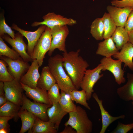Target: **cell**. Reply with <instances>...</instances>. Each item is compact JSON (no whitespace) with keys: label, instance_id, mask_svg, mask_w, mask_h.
Here are the masks:
<instances>
[{"label":"cell","instance_id":"6da1fadb","mask_svg":"<svg viewBox=\"0 0 133 133\" xmlns=\"http://www.w3.org/2000/svg\"><path fill=\"white\" fill-rule=\"evenodd\" d=\"M80 49L76 51H67L63 53V66L75 88H80L81 83L89 65L79 55Z\"/></svg>","mask_w":133,"mask_h":133},{"label":"cell","instance_id":"7a4b0ae2","mask_svg":"<svg viewBox=\"0 0 133 133\" xmlns=\"http://www.w3.org/2000/svg\"><path fill=\"white\" fill-rule=\"evenodd\" d=\"M63 62V56L57 54L49 58L48 66L61 91L69 94L70 91L77 89L64 69Z\"/></svg>","mask_w":133,"mask_h":133},{"label":"cell","instance_id":"3957f363","mask_svg":"<svg viewBox=\"0 0 133 133\" xmlns=\"http://www.w3.org/2000/svg\"><path fill=\"white\" fill-rule=\"evenodd\" d=\"M69 117L64 125H69L76 131L77 133H90L93 125L89 118L85 110L79 106H76L75 111L68 113Z\"/></svg>","mask_w":133,"mask_h":133},{"label":"cell","instance_id":"277c9868","mask_svg":"<svg viewBox=\"0 0 133 133\" xmlns=\"http://www.w3.org/2000/svg\"><path fill=\"white\" fill-rule=\"evenodd\" d=\"M52 37L51 29L47 27L37 42L30 56L37 61L39 67L42 65L46 53L50 48Z\"/></svg>","mask_w":133,"mask_h":133},{"label":"cell","instance_id":"5b68a950","mask_svg":"<svg viewBox=\"0 0 133 133\" xmlns=\"http://www.w3.org/2000/svg\"><path fill=\"white\" fill-rule=\"evenodd\" d=\"M102 70V66L100 64L94 69H86L80 87L85 91L87 100L91 98L94 92L93 87L95 84L103 75V74H100Z\"/></svg>","mask_w":133,"mask_h":133},{"label":"cell","instance_id":"8992f818","mask_svg":"<svg viewBox=\"0 0 133 133\" xmlns=\"http://www.w3.org/2000/svg\"><path fill=\"white\" fill-rule=\"evenodd\" d=\"M51 29L52 40L48 55L51 56L54 50L57 49L63 52L66 51L65 41L69 33L67 25L56 26Z\"/></svg>","mask_w":133,"mask_h":133},{"label":"cell","instance_id":"52a82bcc","mask_svg":"<svg viewBox=\"0 0 133 133\" xmlns=\"http://www.w3.org/2000/svg\"><path fill=\"white\" fill-rule=\"evenodd\" d=\"M100 64L102 66V71L108 70L114 75L116 82L118 85L126 82L124 77V71L122 68V62L120 60H115L111 57H104L101 59Z\"/></svg>","mask_w":133,"mask_h":133},{"label":"cell","instance_id":"ba28073f","mask_svg":"<svg viewBox=\"0 0 133 133\" xmlns=\"http://www.w3.org/2000/svg\"><path fill=\"white\" fill-rule=\"evenodd\" d=\"M0 58L7 64L8 70L14 79L18 82L30 66L28 62L24 61L21 57L15 60L3 56L0 57Z\"/></svg>","mask_w":133,"mask_h":133},{"label":"cell","instance_id":"9c48e42d","mask_svg":"<svg viewBox=\"0 0 133 133\" xmlns=\"http://www.w3.org/2000/svg\"><path fill=\"white\" fill-rule=\"evenodd\" d=\"M42 18L43 19V21H35L32 24V26L36 27L40 25H45L51 29L56 26H72L77 23L76 21L72 18L64 17L53 12L48 13L44 16Z\"/></svg>","mask_w":133,"mask_h":133},{"label":"cell","instance_id":"30bf717a","mask_svg":"<svg viewBox=\"0 0 133 133\" xmlns=\"http://www.w3.org/2000/svg\"><path fill=\"white\" fill-rule=\"evenodd\" d=\"M4 89L7 100L18 105L22 104L23 94L24 90L20 82L14 79L4 82Z\"/></svg>","mask_w":133,"mask_h":133},{"label":"cell","instance_id":"8fae6325","mask_svg":"<svg viewBox=\"0 0 133 133\" xmlns=\"http://www.w3.org/2000/svg\"><path fill=\"white\" fill-rule=\"evenodd\" d=\"M23 36L18 32L15 34V37L14 38H12L8 35L6 34L1 37L11 46L13 49L18 54L24 61L28 62H32L33 60L26 51L27 45L24 41Z\"/></svg>","mask_w":133,"mask_h":133},{"label":"cell","instance_id":"7c38bea8","mask_svg":"<svg viewBox=\"0 0 133 133\" xmlns=\"http://www.w3.org/2000/svg\"><path fill=\"white\" fill-rule=\"evenodd\" d=\"M52 105L32 102L23 94L22 104L21 109H26L42 120L47 121L49 120L47 110Z\"/></svg>","mask_w":133,"mask_h":133},{"label":"cell","instance_id":"4fadbf2b","mask_svg":"<svg viewBox=\"0 0 133 133\" xmlns=\"http://www.w3.org/2000/svg\"><path fill=\"white\" fill-rule=\"evenodd\" d=\"M47 26L41 25L37 30L34 32L26 31L19 28L15 24H13L11 28L18 31L27 38L28 41L27 52L30 56L34 47L41 35L45 31Z\"/></svg>","mask_w":133,"mask_h":133},{"label":"cell","instance_id":"5bb4252c","mask_svg":"<svg viewBox=\"0 0 133 133\" xmlns=\"http://www.w3.org/2000/svg\"><path fill=\"white\" fill-rule=\"evenodd\" d=\"M39 67L37 60L33 59L26 73L21 77L20 82L30 88H36L40 76Z\"/></svg>","mask_w":133,"mask_h":133},{"label":"cell","instance_id":"9a60e30c","mask_svg":"<svg viewBox=\"0 0 133 133\" xmlns=\"http://www.w3.org/2000/svg\"><path fill=\"white\" fill-rule=\"evenodd\" d=\"M106 9L117 27H124L128 17L132 10L128 7L119 8L110 5Z\"/></svg>","mask_w":133,"mask_h":133},{"label":"cell","instance_id":"2e32d148","mask_svg":"<svg viewBox=\"0 0 133 133\" xmlns=\"http://www.w3.org/2000/svg\"><path fill=\"white\" fill-rule=\"evenodd\" d=\"M20 83L28 97L33 100L34 101L52 105L49 98L47 91L37 87L35 88H32Z\"/></svg>","mask_w":133,"mask_h":133},{"label":"cell","instance_id":"e0dca14e","mask_svg":"<svg viewBox=\"0 0 133 133\" xmlns=\"http://www.w3.org/2000/svg\"><path fill=\"white\" fill-rule=\"evenodd\" d=\"M92 97L98 103L100 110L101 116L102 127L100 133H104L109 126L116 120L120 119H124L125 116L124 115L114 117L111 116L104 109L102 104L103 101L100 100L97 95L95 93L92 94Z\"/></svg>","mask_w":133,"mask_h":133},{"label":"cell","instance_id":"ac0fdd59","mask_svg":"<svg viewBox=\"0 0 133 133\" xmlns=\"http://www.w3.org/2000/svg\"><path fill=\"white\" fill-rule=\"evenodd\" d=\"M113 56L114 58L120 60L133 71V45L130 42H128L124 45L120 51Z\"/></svg>","mask_w":133,"mask_h":133},{"label":"cell","instance_id":"d6986e66","mask_svg":"<svg viewBox=\"0 0 133 133\" xmlns=\"http://www.w3.org/2000/svg\"><path fill=\"white\" fill-rule=\"evenodd\" d=\"M99 42L96 52L97 55L109 57L117 54L119 50L116 47L111 37Z\"/></svg>","mask_w":133,"mask_h":133},{"label":"cell","instance_id":"ffe728a7","mask_svg":"<svg viewBox=\"0 0 133 133\" xmlns=\"http://www.w3.org/2000/svg\"><path fill=\"white\" fill-rule=\"evenodd\" d=\"M47 112L49 121L54 124L55 129L58 130L62 120L68 113L63 110L59 102L53 103Z\"/></svg>","mask_w":133,"mask_h":133},{"label":"cell","instance_id":"44dd1931","mask_svg":"<svg viewBox=\"0 0 133 133\" xmlns=\"http://www.w3.org/2000/svg\"><path fill=\"white\" fill-rule=\"evenodd\" d=\"M56 83V81L48 66H44L38 80L37 87L47 91Z\"/></svg>","mask_w":133,"mask_h":133},{"label":"cell","instance_id":"7402d4cb","mask_svg":"<svg viewBox=\"0 0 133 133\" xmlns=\"http://www.w3.org/2000/svg\"><path fill=\"white\" fill-rule=\"evenodd\" d=\"M127 82L125 84L117 90V93L119 98L125 101L132 100L133 102V74H127Z\"/></svg>","mask_w":133,"mask_h":133},{"label":"cell","instance_id":"603a6c76","mask_svg":"<svg viewBox=\"0 0 133 133\" xmlns=\"http://www.w3.org/2000/svg\"><path fill=\"white\" fill-rule=\"evenodd\" d=\"M58 130L55 129L54 124L50 121H45L37 117L31 130L28 131L31 133H57Z\"/></svg>","mask_w":133,"mask_h":133},{"label":"cell","instance_id":"cb8c5ba5","mask_svg":"<svg viewBox=\"0 0 133 133\" xmlns=\"http://www.w3.org/2000/svg\"><path fill=\"white\" fill-rule=\"evenodd\" d=\"M18 116L21 120L22 126L19 133H24L31 130L37 117L26 109L20 108Z\"/></svg>","mask_w":133,"mask_h":133},{"label":"cell","instance_id":"d4e9b609","mask_svg":"<svg viewBox=\"0 0 133 133\" xmlns=\"http://www.w3.org/2000/svg\"><path fill=\"white\" fill-rule=\"evenodd\" d=\"M20 106L7 100L0 107V116L11 117L17 121L19 117L18 113Z\"/></svg>","mask_w":133,"mask_h":133},{"label":"cell","instance_id":"484cf974","mask_svg":"<svg viewBox=\"0 0 133 133\" xmlns=\"http://www.w3.org/2000/svg\"><path fill=\"white\" fill-rule=\"evenodd\" d=\"M111 37L119 50L129 41L128 33L124 27H117Z\"/></svg>","mask_w":133,"mask_h":133},{"label":"cell","instance_id":"4316f807","mask_svg":"<svg viewBox=\"0 0 133 133\" xmlns=\"http://www.w3.org/2000/svg\"><path fill=\"white\" fill-rule=\"evenodd\" d=\"M104 27L102 18L95 19L92 22L90 27V33L92 36L97 40L103 39Z\"/></svg>","mask_w":133,"mask_h":133},{"label":"cell","instance_id":"83f0119b","mask_svg":"<svg viewBox=\"0 0 133 133\" xmlns=\"http://www.w3.org/2000/svg\"><path fill=\"white\" fill-rule=\"evenodd\" d=\"M104 27V39L111 37L117 26L108 13H105L102 17Z\"/></svg>","mask_w":133,"mask_h":133},{"label":"cell","instance_id":"f1b7e54d","mask_svg":"<svg viewBox=\"0 0 133 133\" xmlns=\"http://www.w3.org/2000/svg\"><path fill=\"white\" fill-rule=\"evenodd\" d=\"M72 101L69 94L61 91L59 103L64 111L68 113L76 110V106Z\"/></svg>","mask_w":133,"mask_h":133},{"label":"cell","instance_id":"f546056e","mask_svg":"<svg viewBox=\"0 0 133 133\" xmlns=\"http://www.w3.org/2000/svg\"><path fill=\"white\" fill-rule=\"evenodd\" d=\"M69 95L73 101L83 105L89 110H91L87 102L86 94L84 90L82 89L80 91L74 90L70 91Z\"/></svg>","mask_w":133,"mask_h":133},{"label":"cell","instance_id":"4dcf8cb0","mask_svg":"<svg viewBox=\"0 0 133 133\" xmlns=\"http://www.w3.org/2000/svg\"><path fill=\"white\" fill-rule=\"evenodd\" d=\"M5 56L13 60H17L20 57L13 49L8 47L4 42L3 39L0 37V56Z\"/></svg>","mask_w":133,"mask_h":133},{"label":"cell","instance_id":"1f68e13d","mask_svg":"<svg viewBox=\"0 0 133 133\" xmlns=\"http://www.w3.org/2000/svg\"><path fill=\"white\" fill-rule=\"evenodd\" d=\"M8 65L4 60H0V81L3 82L11 81L14 79L9 72L7 66Z\"/></svg>","mask_w":133,"mask_h":133},{"label":"cell","instance_id":"d6a6232c","mask_svg":"<svg viewBox=\"0 0 133 133\" xmlns=\"http://www.w3.org/2000/svg\"><path fill=\"white\" fill-rule=\"evenodd\" d=\"M12 29L6 24L3 15L0 14V37H1L5 34H7L12 38H14L15 34Z\"/></svg>","mask_w":133,"mask_h":133},{"label":"cell","instance_id":"836d02e7","mask_svg":"<svg viewBox=\"0 0 133 133\" xmlns=\"http://www.w3.org/2000/svg\"><path fill=\"white\" fill-rule=\"evenodd\" d=\"M59 89L58 85L56 83L48 91V96L52 105L54 103L59 102L60 97Z\"/></svg>","mask_w":133,"mask_h":133},{"label":"cell","instance_id":"e575fe53","mask_svg":"<svg viewBox=\"0 0 133 133\" xmlns=\"http://www.w3.org/2000/svg\"><path fill=\"white\" fill-rule=\"evenodd\" d=\"M133 129V122L124 124L118 122L116 128L111 133H127Z\"/></svg>","mask_w":133,"mask_h":133},{"label":"cell","instance_id":"d590c367","mask_svg":"<svg viewBox=\"0 0 133 133\" xmlns=\"http://www.w3.org/2000/svg\"><path fill=\"white\" fill-rule=\"evenodd\" d=\"M111 3L112 5L117 7H128L133 10V0H113Z\"/></svg>","mask_w":133,"mask_h":133},{"label":"cell","instance_id":"8d00e7d4","mask_svg":"<svg viewBox=\"0 0 133 133\" xmlns=\"http://www.w3.org/2000/svg\"><path fill=\"white\" fill-rule=\"evenodd\" d=\"M124 27L128 33L133 30V10L129 14Z\"/></svg>","mask_w":133,"mask_h":133},{"label":"cell","instance_id":"74e56055","mask_svg":"<svg viewBox=\"0 0 133 133\" xmlns=\"http://www.w3.org/2000/svg\"><path fill=\"white\" fill-rule=\"evenodd\" d=\"M4 82H0V106H2L7 100L6 98L4 89Z\"/></svg>","mask_w":133,"mask_h":133},{"label":"cell","instance_id":"f35d334b","mask_svg":"<svg viewBox=\"0 0 133 133\" xmlns=\"http://www.w3.org/2000/svg\"><path fill=\"white\" fill-rule=\"evenodd\" d=\"M12 118H13L11 117L0 116V129L9 125L8 121Z\"/></svg>","mask_w":133,"mask_h":133},{"label":"cell","instance_id":"ab89813d","mask_svg":"<svg viewBox=\"0 0 133 133\" xmlns=\"http://www.w3.org/2000/svg\"><path fill=\"white\" fill-rule=\"evenodd\" d=\"M60 133H77L75 130L69 125L65 126L64 129Z\"/></svg>","mask_w":133,"mask_h":133},{"label":"cell","instance_id":"60d3db41","mask_svg":"<svg viewBox=\"0 0 133 133\" xmlns=\"http://www.w3.org/2000/svg\"><path fill=\"white\" fill-rule=\"evenodd\" d=\"M9 125L7 126L6 127L0 129V133H8L9 132Z\"/></svg>","mask_w":133,"mask_h":133},{"label":"cell","instance_id":"b9f144b4","mask_svg":"<svg viewBox=\"0 0 133 133\" xmlns=\"http://www.w3.org/2000/svg\"><path fill=\"white\" fill-rule=\"evenodd\" d=\"M129 42L131 43L133 45V30L128 33Z\"/></svg>","mask_w":133,"mask_h":133},{"label":"cell","instance_id":"7bdbcfd3","mask_svg":"<svg viewBox=\"0 0 133 133\" xmlns=\"http://www.w3.org/2000/svg\"><path fill=\"white\" fill-rule=\"evenodd\" d=\"M132 105H133V102H132Z\"/></svg>","mask_w":133,"mask_h":133}]
</instances>
